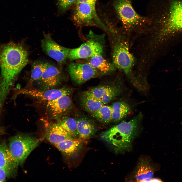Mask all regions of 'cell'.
<instances>
[{"label": "cell", "mask_w": 182, "mask_h": 182, "mask_svg": "<svg viewBox=\"0 0 182 182\" xmlns=\"http://www.w3.org/2000/svg\"><path fill=\"white\" fill-rule=\"evenodd\" d=\"M155 3L149 27L154 30L150 43L154 50L172 36L182 32V0H166Z\"/></svg>", "instance_id": "1"}, {"label": "cell", "mask_w": 182, "mask_h": 182, "mask_svg": "<svg viewBox=\"0 0 182 182\" xmlns=\"http://www.w3.org/2000/svg\"><path fill=\"white\" fill-rule=\"evenodd\" d=\"M28 61V51L22 45L13 42L4 45L0 51V110L17 76Z\"/></svg>", "instance_id": "2"}, {"label": "cell", "mask_w": 182, "mask_h": 182, "mask_svg": "<svg viewBox=\"0 0 182 182\" xmlns=\"http://www.w3.org/2000/svg\"><path fill=\"white\" fill-rule=\"evenodd\" d=\"M142 118L140 113L128 121L121 122L103 132L101 138L116 152L129 151L140 131Z\"/></svg>", "instance_id": "3"}, {"label": "cell", "mask_w": 182, "mask_h": 182, "mask_svg": "<svg viewBox=\"0 0 182 182\" xmlns=\"http://www.w3.org/2000/svg\"><path fill=\"white\" fill-rule=\"evenodd\" d=\"M118 29L109 34L112 49V63L116 69L124 73L134 86L139 81L133 72L135 63L133 56L130 52L128 42Z\"/></svg>", "instance_id": "4"}, {"label": "cell", "mask_w": 182, "mask_h": 182, "mask_svg": "<svg viewBox=\"0 0 182 182\" xmlns=\"http://www.w3.org/2000/svg\"><path fill=\"white\" fill-rule=\"evenodd\" d=\"M112 3L117 16L125 31L147 28L149 22L148 18L140 15L135 11L132 0H113Z\"/></svg>", "instance_id": "5"}, {"label": "cell", "mask_w": 182, "mask_h": 182, "mask_svg": "<svg viewBox=\"0 0 182 182\" xmlns=\"http://www.w3.org/2000/svg\"><path fill=\"white\" fill-rule=\"evenodd\" d=\"M40 142L39 139L24 133H19L10 138L7 145L8 149L17 167L23 164Z\"/></svg>", "instance_id": "6"}, {"label": "cell", "mask_w": 182, "mask_h": 182, "mask_svg": "<svg viewBox=\"0 0 182 182\" xmlns=\"http://www.w3.org/2000/svg\"><path fill=\"white\" fill-rule=\"evenodd\" d=\"M72 19L77 26H95L101 29L109 34V28L100 19L97 13L95 7L85 2L75 3Z\"/></svg>", "instance_id": "7"}, {"label": "cell", "mask_w": 182, "mask_h": 182, "mask_svg": "<svg viewBox=\"0 0 182 182\" xmlns=\"http://www.w3.org/2000/svg\"><path fill=\"white\" fill-rule=\"evenodd\" d=\"M104 35H97L92 31L87 36V41L79 47L71 49L67 59L72 61L87 59L97 55H102L104 44Z\"/></svg>", "instance_id": "8"}, {"label": "cell", "mask_w": 182, "mask_h": 182, "mask_svg": "<svg viewBox=\"0 0 182 182\" xmlns=\"http://www.w3.org/2000/svg\"><path fill=\"white\" fill-rule=\"evenodd\" d=\"M41 44L44 52L60 64L65 63L71 49L59 45L53 40L49 33H44Z\"/></svg>", "instance_id": "9"}, {"label": "cell", "mask_w": 182, "mask_h": 182, "mask_svg": "<svg viewBox=\"0 0 182 182\" xmlns=\"http://www.w3.org/2000/svg\"><path fill=\"white\" fill-rule=\"evenodd\" d=\"M67 71L72 79L80 84L94 77L100 76L88 63L71 62L68 65Z\"/></svg>", "instance_id": "10"}, {"label": "cell", "mask_w": 182, "mask_h": 182, "mask_svg": "<svg viewBox=\"0 0 182 182\" xmlns=\"http://www.w3.org/2000/svg\"><path fill=\"white\" fill-rule=\"evenodd\" d=\"M71 93L70 89L66 87L46 90L25 88L20 89L18 90L14 97L20 94H24L48 101L54 100L63 96L69 95Z\"/></svg>", "instance_id": "11"}, {"label": "cell", "mask_w": 182, "mask_h": 182, "mask_svg": "<svg viewBox=\"0 0 182 182\" xmlns=\"http://www.w3.org/2000/svg\"><path fill=\"white\" fill-rule=\"evenodd\" d=\"M72 106V99L69 95H66L47 101V107L50 118L57 120L66 114L71 109Z\"/></svg>", "instance_id": "12"}, {"label": "cell", "mask_w": 182, "mask_h": 182, "mask_svg": "<svg viewBox=\"0 0 182 182\" xmlns=\"http://www.w3.org/2000/svg\"><path fill=\"white\" fill-rule=\"evenodd\" d=\"M62 79L61 71L54 65L49 63L41 78L37 82L38 88L46 90L54 88L59 85Z\"/></svg>", "instance_id": "13"}, {"label": "cell", "mask_w": 182, "mask_h": 182, "mask_svg": "<svg viewBox=\"0 0 182 182\" xmlns=\"http://www.w3.org/2000/svg\"><path fill=\"white\" fill-rule=\"evenodd\" d=\"M155 166L150 159L146 157L140 158L132 174V178L135 181L144 182L152 177L155 171Z\"/></svg>", "instance_id": "14"}, {"label": "cell", "mask_w": 182, "mask_h": 182, "mask_svg": "<svg viewBox=\"0 0 182 182\" xmlns=\"http://www.w3.org/2000/svg\"><path fill=\"white\" fill-rule=\"evenodd\" d=\"M44 138L50 143L55 146L65 140L74 137L56 122L51 123L48 126Z\"/></svg>", "instance_id": "15"}, {"label": "cell", "mask_w": 182, "mask_h": 182, "mask_svg": "<svg viewBox=\"0 0 182 182\" xmlns=\"http://www.w3.org/2000/svg\"><path fill=\"white\" fill-rule=\"evenodd\" d=\"M0 167L5 171L8 177L14 176L18 167L12 159L7 145L4 143H0Z\"/></svg>", "instance_id": "16"}, {"label": "cell", "mask_w": 182, "mask_h": 182, "mask_svg": "<svg viewBox=\"0 0 182 182\" xmlns=\"http://www.w3.org/2000/svg\"><path fill=\"white\" fill-rule=\"evenodd\" d=\"M87 62L95 70L100 76L109 75L115 71L112 64L104 58L102 55H97L87 59Z\"/></svg>", "instance_id": "17"}, {"label": "cell", "mask_w": 182, "mask_h": 182, "mask_svg": "<svg viewBox=\"0 0 182 182\" xmlns=\"http://www.w3.org/2000/svg\"><path fill=\"white\" fill-rule=\"evenodd\" d=\"M55 146L64 155L70 157L80 150L82 144L79 140L73 138L65 140Z\"/></svg>", "instance_id": "18"}, {"label": "cell", "mask_w": 182, "mask_h": 182, "mask_svg": "<svg viewBox=\"0 0 182 182\" xmlns=\"http://www.w3.org/2000/svg\"><path fill=\"white\" fill-rule=\"evenodd\" d=\"M79 136L83 139L90 138L95 133L96 129L93 122L84 118L76 120Z\"/></svg>", "instance_id": "19"}, {"label": "cell", "mask_w": 182, "mask_h": 182, "mask_svg": "<svg viewBox=\"0 0 182 182\" xmlns=\"http://www.w3.org/2000/svg\"><path fill=\"white\" fill-rule=\"evenodd\" d=\"M112 108V121H118L125 117L131 111V108L127 103L117 102L113 104Z\"/></svg>", "instance_id": "20"}, {"label": "cell", "mask_w": 182, "mask_h": 182, "mask_svg": "<svg viewBox=\"0 0 182 182\" xmlns=\"http://www.w3.org/2000/svg\"><path fill=\"white\" fill-rule=\"evenodd\" d=\"M120 88L116 86L101 85L85 91L83 93V94L100 100L102 98L106 95Z\"/></svg>", "instance_id": "21"}, {"label": "cell", "mask_w": 182, "mask_h": 182, "mask_svg": "<svg viewBox=\"0 0 182 182\" xmlns=\"http://www.w3.org/2000/svg\"><path fill=\"white\" fill-rule=\"evenodd\" d=\"M80 102L83 108L91 113L96 111L104 105L100 100L83 94L80 98Z\"/></svg>", "instance_id": "22"}, {"label": "cell", "mask_w": 182, "mask_h": 182, "mask_svg": "<svg viewBox=\"0 0 182 182\" xmlns=\"http://www.w3.org/2000/svg\"><path fill=\"white\" fill-rule=\"evenodd\" d=\"M57 122L73 137L79 136L77 121L71 117H62Z\"/></svg>", "instance_id": "23"}, {"label": "cell", "mask_w": 182, "mask_h": 182, "mask_svg": "<svg viewBox=\"0 0 182 182\" xmlns=\"http://www.w3.org/2000/svg\"><path fill=\"white\" fill-rule=\"evenodd\" d=\"M91 114L93 117L99 121L104 123H107L112 121L111 106L104 105L98 110Z\"/></svg>", "instance_id": "24"}, {"label": "cell", "mask_w": 182, "mask_h": 182, "mask_svg": "<svg viewBox=\"0 0 182 182\" xmlns=\"http://www.w3.org/2000/svg\"><path fill=\"white\" fill-rule=\"evenodd\" d=\"M48 63L36 61L32 65L30 78L29 82L31 84L38 80L45 71Z\"/></svg>", "instance_id": "25"}, {"label": "cell", "mask_w": 182, "mask_h": 182, "mask_svg": "<svg viewBox=\"0 0 182 182\" xmlns=\"http://www.w3.org/2000/svg\"><path fill=\"white\" fill-rule=\"evenodd\" d=\"M76 0H57V6L59 13L65 12L72 6Z\"/></svg>", "instance_id": "26"}, {"label": "cell", "mask_w": 182, "mask_h": 182, "mask_svg": "<svg viewBox=\"0 0 182 182\" xmlns=\"http://www.w3.org/2000/svg\"><path fill=\"white\" fill-rule=\"evenodd\" d=\"M121 92L120 88L111 92L102 98L100 101L104 105L107 104L114 99Z\"/></svg>", "instance_id": "27"}, {"label": "cell", "mask_w": 182, "mask_h": 182, "mask_svg": "<svg viewBox=\"0 0 182 182\" xmlns=\"http://www.w3.org/2000/svg\"><path fill=\"white\" fill-rule=\"evenodd\" d=\"M7 177H8L5 171L0 167V182L5 181Z\"/></svg>", "instance_id": "28"}, {"label": "cell", "mask_w": 182, "mask_h": 182, "mask_svg": "<svg viewBox=\"0 0 182 182\" xmlns=\"http://www.w3.org/2000/svg\"><path fill=\"white\" fill-rule=\"evenodd\" d=\"M96 0H76L74 3L79 2H85L90 4L96 6Z\"/></svg>", "instance_id": "29"}, {"label": "cell", "mask_w": 182, "mask_h": 182, "mask_svg": "<svg viewBox=\"0 0 182 182\" xmlns=\"http://www.w3.org/2000/svg\"><path fill=\"white\" fill-rule=\"evenodd\" d=\"M5 130L4 127L0 126V135L4 134Z\"/></svg>", "instance_id": "30"}]
</instances>
